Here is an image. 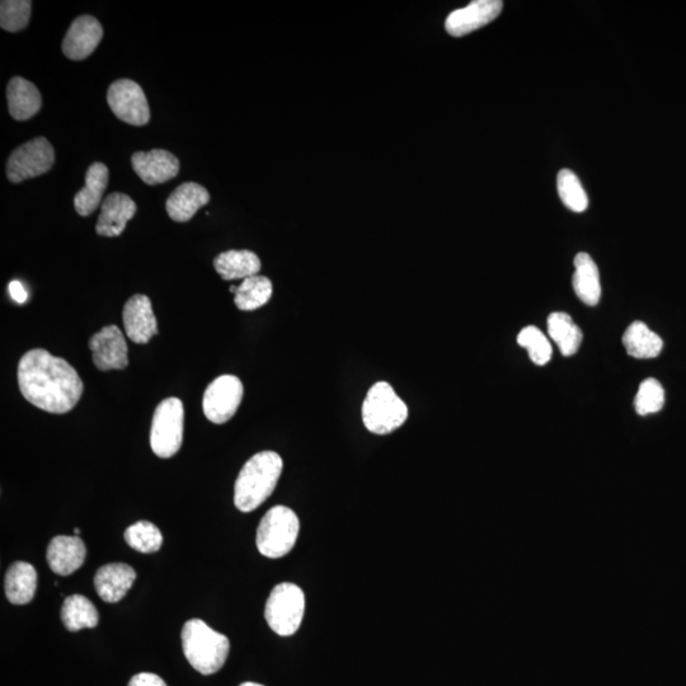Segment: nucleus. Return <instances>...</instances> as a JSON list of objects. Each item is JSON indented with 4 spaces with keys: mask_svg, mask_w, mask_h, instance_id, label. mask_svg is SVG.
I'll return each mask as SVG.
<instances>
[{
    "mask_svg": "<svg viewBox=\"0 0 686 686\" xmlns=\"http://www.w3.org/2000/svg\"><path fill=\"white\" fill-rule=\"evenodd\" d=\"M210 202V194L204 186L195 182L183 183L168 197L166 210L173 222L186 223L197 211Z\"/></svg>",
    "mask_w": 686,
    "mask_h": 686,
    "instance_id": "obj_19",
    "label": "nucleus"
},
{
    "mask_svg": "<svg viewBox=\"0 0 686 686\" xmlns=\"http://www.w3.org/2000/svg\"><path fill=\"white\" fill-rule=\"evenodd\" d=\"M623 345L634 359H655L664 347V341L643 322H633L624 332Z\"/></svg>",
    "mask_w": 686,
    "mask_h": 686,
    "instance_id": "obj_25",
    "label": "nucleus"
},
{
    "mask_svg": "<svg viewBox=\"0 0 686 686\" xmlns=\"http://www.w3.org/2000/svg\"><path fill=\"white\" fill-rule=\"evenodd\" d=\"M504 8L501 0H476L467 7L451 12L446 18L445 28L448 34L462 37L485 27L495 21Z\"/></svg>",
    "mask_w": 686,
    "mask_h": 686,
    "instance_id": "obj_12",
    "label": "nucleus"
},
{
    "mask_svg": "<svg viewBox=\"0 0 686 686\" xmlns=\"http://www.w3.org/2000/svg\"><path fill=\"white\" fill-rule=\"evenodd\" d=\"M136 580L133 567L125 563H110L102 566L95 576L98 596L106 603H119L128 594Z\"/></svg>",
    "mask_w": 686,
    "mask_h": 686,
    "instance_id": "obj_18",
    "label": "nucleus"
},
{
    "mask_svg": "<svg viewBox=\"0 0 686 686\" xmlns=\"http://www.w3.org/2000/svg\"><path fill=\"white\" fill-rule=\"evenodd\" d=\"M272 291L274 288H272L271 280L267 279L266 276L248 277L238 286L234 303L239 310L252 312V310L260 309L270 302Z\"/></svg>",
    "mask_w": 686,
    "mask_h": 686,
    "instance_id": "obj_28",
    "label": "nucleus"
},
{
    "mask_svg": "<svg viewBox=\"0 0 686 686\" xmlns=\"http://www.w3.org/2000/svg\"><path fill=\"white\" fill-rule=\"evenodd\" d=\"M241 686H263V685L256 684V683H244Z\"/></svg>",
    "mask_w": 686,
    "mask_h": 686,
    "instance_id": "obj_36",
    "label": "nucleus"
},
{
    "mask_svg": "<svg viewBox=\"0 0 686 686\" xmlns=\"http://www.w3.org/2000/svg\"><path fill=\"white\" fill-rule=\"evenodd\" d=\"M6 595L9 603L26 605L35 598L37 589V572L35 567L27 562H16L8 568L6 581Z\"/></svg>",
    "mask_w": 686,
    "mask_h": 686,
    "instance_id": "obj_23",
    "label": "nucleus"
},
{
    "mask_svg": "<svg viewBox=\"0 0 686 686\" xmlns=\"http://www.w3.org/2000/svg\"><path fill=\"white\" fill-rule=\"evenodd\" d=\"M183 653L187 661L202 675H213L227 662L230 642L224 634L215 632L201 619L185 623L181 633Z\"/></svg>",
    "mask_w": 686,
    "mask_h": 686,
    "instance_id": "obj_3",
    "label": "nucleus"
},
{
    "mask_svg": "<svg viewBox=\"0 0 686 686\" xmlns=\"http://www.w3.org/2000/svg\"><path fill=\"white\" fill-rule=\"evenodd\" d=\"M575 275H573V289L586 305L595 307L601 298L600 274L598 266L590 255L579 253L575 257Z\"/></svg>",
    "mask_w": 686,
    "mask_h": 686,
    "instance_id": "obj_24",
    "label": "nucleus"
},
{
    "mask_svg": "<svg viewBox=\"0 0 686 686\" xmlns=\"http://www.w3.org/2000/svg\"><path fill=\"white\" fill-rule=\"evenodd\" d=\"M518 343L528 350L530 359L538 366L548 364L552 359V345L539 328L534 326L525 327L519 333Z\"/></svg>",
    "mask_w": 686,
    "mask_h": 686,
    "instance_id": "obj_31",
    "label": "nucleus"
},
{
    "mask_svg": "<svg viewBox=\"0 0 686 686\" xmlns=\"http://www.w3.org/2000/svg\"><path fill=\"white\" fill-rule=\"evenodd\" d=\"M407 418V404L397 396L391 384L378 382L369 389L363 403L366 429L375 435L392 434L403 426Z\"/></svg>",
    "mask_w": 686,
    "mask_h": 686,
    "instance_id": "obj_4",
    "label": "nucleus"
},
{
    "mask_svg": "<svg viewBox=\"0 0 686 686\" xmlns=\"http://www.w3.org/2000/svg\"><path fill=\"white\" fill-rule=\"evenodd\" d=\"M299 529V519L293 510L286 506L272 507L258 525V551L267 558L285 557L293 551Z\"/></svg>",
    "mask_w": 686,
    "mask_h": 686,
    "instance_id": "obj_5",
    "label": "nucleus"
},
{
    "mask_svg": "<svg viewBox=\"0 0 686 686\" xmlns=\"http://www.w3.org/2000/svg\"><path fill=\"white\" fill-rule=\"evenodd\" d=\"M131 164L136 175L149 186L171 181L180 173V161L176 155L163 149L135 153Z\"/></svg>",
    "mask_w": 686,
    "mask_h": 686,
    "instance_id": "obj_14",
    "label": "nucleus"
},
{
    "mask_svg": "<svg viewBox=\"0 0 686 686\" xmlns=\"http://www.w3.org/2000/svg\"><path fill=\"white\" fill-rule=\"evenodd\" d=\"M9 114L17 121L32 119L41 110L42 97L34 83L14 77L7 87Z\"/></svg>",
    "mask_w": 686,
    "mask_h": 686,
    "instance_id": "obj_20",
    "label": "nucleus"
},
{
    "mask_svg": "<svg viewBox=\"0 0 686 686\" xmlns=\"http://www.w3.org/2000/svg\"><path fill=\"white\" fill-rule=\"evenodd\" d=\"M30 0H3L0 3V26L8 32L25 30L30 22Z\"/></svg>",
    "mask_w": 686,
    "mask_h": 686,
    "instance_id": "obj_32",
    "label": "nucleus"
},
{
    "mask_svg": "<svg viewBox=\"0 0 686 686\" xmlns=\"http://www.w3.org/2000/svg\"><path fill=\"white\" fill-rule=\"evenodd\" d=\"M548 335L557 343L563 356H572L579 351L582 342V331L570 314L556 312L548 318Z\"/></svg>",
    "mask_w": 686,
    "mask_h": 686,
    "instance_id": "obj_27",
    "label": "nucleus"
},
{
    "mask_svg": "<svg viewBox=\"0 0 686 686\" xmlns=\"http://www.w3.org/2000/svg\"><path fill=\"white\" fill-rule=\"evenodd\" d=\"M138 210L131 197L120 192L108 195L101 205V214L96 225L98 236L114 238L124 233L126 225Z\"/></svg>",
    "mask_w": 686,
    "mask_h": 686,
    "instance_id": "obj_16",
    "label": "nucleus"
},
{
    "mask_svg": "<svg viewBox=\"0 0 686 686\" xmlns=\"http://www.w3.org/2000/svg\"><path fill=\"white\" fill-rule=\"evenodd\" d=\"M103 37V28L97 18L84 16L75 18L63 40V53L70 60H84L97 49Z\"/></svg>",
    "mask_w": 686,
    "mask_h": 686,
    "instance_id": "obj_13",
    "label": "nucleus"
},
{
    "mask_svg": "<svg viewBox=\"0 0 686 686\" xmlns=\"http://www.w3.org/2000/svg\"><path fill=\"white\" fill-rule=\"evenodd\" d=\"M108 186V168L97 162L88 168L86 186L74 196L75 211L81 216L95 213Z\"/></svg>",
    "mask_w": 686,
    "mask_h": 686,
    "instance_id": "obj_22",
    "label": "nucleus"
},
{
    "mask_svg": "<svg viewBox=\"0 0 686 686\" xmlns=\"http://www.w3.org/2000/svg\"><path fill=\"white\" fill-rule=\"evenodd\" d=\"M557 187L559 197H561L566 208L575 211V213H582L589 206V197H587L584 186H582L579 177L570 169H562L558 173Z\"/></svg>",
    "mask_w": 686,
    "mask_h": 686,
    "instance_id": "obj_30",
    "label": "nucleus"
},
{
    "mask_svg": "<svg viewBox=\"0 0 686 686\" xmlns=\"http://www.w3.org/2000/svg\"><path fill=\"white\" fill-rule=\"evenodd\" d=\"M74 534H75V537H79V534H81V530L75 528V529H74Z\"/></svg>",
    "mask_w": 686,
    "mask_h": 686,
    "instance_id": "obj_37",
    "label": "nucleus"
},
{
    "mask_svg": "<svg viewBox=\"0 0 686 686\" xmlns=\"http://www.w3.org/2000/svg\"><path fill=\"white\" fill-rule=\"evenodd\" d=\"M128 686H168L166 683H164V680L161 678V676L155 675V674H150V673H142L135 675L133 679L130 680V683Z\"/></svg>",
    "mask_w": 686,
    "mask_h": 686,
    "instance_id": "obj_34",
    "label": "nucleus"
},
{
    "mask_svg": "<svg viewBox=\"0 0 686 686\" xmlns=\"http://www.w3.org/2000/svg\"><path fill=\"white\" fill-rule=\"evenodd\" d=\"M185 410L178 398H167L158 404L150 429V446L159 458H172L180 451L183 441Z\"/></svg>",
    "mask_w": 686,
    "mask_h": 686,
    "instance_id": "obj_7",
    "label": "nucleus"
},
{
    "mask_svg": "<svg viewBox=\"0 0 686 686\" xmlns=\"http://www.w3.org/2000/svg\"><path fill=\"white\" fill-rule=\"evenodd\" d=\"M61 620L70 632H79L84 628H95L100 622V614L95 604L86 596L72 595L64 600L61 608Z\"/></svg>",
    "mask_w": 686,
    "mask_h": 686,
    "instance_id": "obj_26",
    "label": "nucleus"
},
{
    "mask_svg": "<svg viewBox=\"0 0 686 686\" xmlns=\"http://www.w3.org/2000/svg\"><path fill=\"white\" fill-rule=\"evenodd\" d=\"M284 462L275 451H261L248 460L234 486V505L242 512L260 507L275 491Z\"/></svg>",
    "mask_w": 686,
    "mask_h": 686,
    "instance_id": "obj_2",
    "label": "nucleus"
},
{
    "mask_svg": "<svg viewBox=\"0 0 686 686\" xmlns=\"http://www.w3.org/2000/svg\"><path fill=\"white\" fill-rule=\"evenodd\" d=\"M17 378L22 396L28 402L56 415L72 411L84 391L77 370L67 360L42 349L30 350L22 356Z\"/></svg>",
    "mask_w": 686,
    "mask_h": 686,
    "instance_id": "obj_1",
    "label": "nucleus"
},
{
    "mask_svg": "<svg viewBox=\"0 0 686 686\" xmlns=\"http://www.w3.org/2000/svg\"><path fill=\"white\" fill-rule=\"evenodd\" d=\"M304 592L298 585L284 582L272 590L265 608L269 627L281 637L293 636L303 622Z\"/></svg>",
    "mask_w": 686,
    "mask_h": 686,
    "instance_id": "obj_6",
    "label": "nucleus"
},
{
    "mask_svg": "<svg viewBox=\"0 0 686 686\" xmlns=\"http://www.w3.org/2000/svg\"><path fill=\"white\" fill-rule=\"evenodd\" d=\"M107 102L117 119L133 126L150 121V108L143 88L131 79H119L107 91Z\"/></svg>",
    "mask_w": 686,
    "mask_h": 686,
    "instance_id": "obj_10",
    "label": "nucleus"
},
{
    "mask_svg": "<svg viewBox=\"0 0 686 686\" xmlns=\"http://www.w3.org/2000/svg\"><path fill=\"white\" fill-rule=\"evenodd\" d=\"M92 351L93 364L101 371L124 370L129 366V347L117 326H106L88 343Z\"/></svg>",
    "mask_w": 686,
    "mask_h": 686,
    "instance_id": "obj_11",
    "label": "nucleus"
},
{
    "mask_svg": "<svg viewBox=\"0 0 686 686\" xmlns=\"http://www.w3.org/2000/svg\"><path fill=\"white\" fill-rule=\"evenodd\" d=\"M665 404V391L659 380L650 378L639 385L634 407L639 416L651 415L662 410Z\"/></svg>",
    "mask_w": 686,
    "mask_h": 686,
    "instance_id": "obj_33",
    "label": "nucleus"
},
{
    "mask_svg": "<svg viewBox=\"0 0 686 686\" xmlns=\"http://www.w3.org/2000/svg\"><path fill=\"white\" fill-rule=\"evenodd\" d=\"M87 557V548L79 537L59 535L49 544L48 563L51 571L59 576H69L83 566Z\"/></svg>",
    "mask_w": 686,
    "mask_h": 686,
    "instance_id": "obj_17",
    "label": "nucleus"
},
{
    "mask_svg": "<svg viewBox=\"0 0 686 686\" xmlns=\"http://www.w3.org/2000/svg\"><path fill=\"white\" fill-rule=\"evenodd\" d=\"M8 290L14 302H17L18 304H23L27 302L28 294L25 289V286H23L20 283V281L13 280L12 283L9 284Z\"/></svg>",
    "mask_w": 686,
    "mask_h": 686,
    "instance_id": "obj_35",
    "label": "nucleus"
},
{
    "mask_svg": "<svg viewBox=\"0 0 686 686\" xmlns=\"http://www.w3.org/2000/svg\"><path fill=\"white\" fill-rule=\"evenodd\" d=\"M125 542L140 553L158 552L163 544V535L157 525L142 520L130 525L125 532Z\"/></svg>",
    "mask_w": 686,
    "mask_h": 686,
    "instance_id": "obj_29",
    "label": "nucleus"
},
{
    "mask_svg": "<svg viewBox=\"0 0 686 686\" xmlns=\"http://www.w3.org/2000/svg\"><path fill=\"white\" fill-rule=\"evenodd\" d=\"M55 163L53 145L44 136L30 140L13 150L7 162V177L12 183L48 173Z\"/></svg>",
    "mask_w": 686,
    "mask_h": 686,
    "instance_id": "obj_8",
    "label": "nucleus"
},
{
    "mask_svg": "<svg viewBox=\"0 0 686 686\" xmlns=\"http://www.w3.org/2000/svg\"><path fill=\"white\" fill-rule=\"evenodd\" d=\"M243 384L234 375H222L211 382L202 398L205 417L215 425H223L236 415L243 399Z\"/></svg>",
    "mask_w": 686,
    "mask_h": 686,
    "instance_id": "obj_9",
    "label": "nucleus"
},
{
    "mask_svg": "<svg viewBox=\"0 0 686 686\" xmlns=\"http://www.w3.org/2000/svg\"><path fill=\"white\" fill-rule=\"evenodd\" d=\"M214 267L225 281L246 280L248 277L258 275L262 263L255 252L247 251V249H242V251L230 249L215 258Z\"/></svg>",
    "mask_w": 686,
    "mask_h": 686,
    "instance_id": "obj_21",
    "label": "nucleus"
},
{
    "mask_svg": "<svg viewBox=\"0 0 686 686\" xmlns=\"http://www.w3.org/2000/svg\"><path fill=\"white\" fill-rule=\"evenodd\" d=\"M124 327L131 341L145 345L158 335V322L154 316L152 302L147 295L136 294L124 307Z\"/></svg>",
    "mask_w": 686,
    "mask_h": 686,
    "instance_id": "obj_15",
    "label": "nucleus"
}]
</instances>
